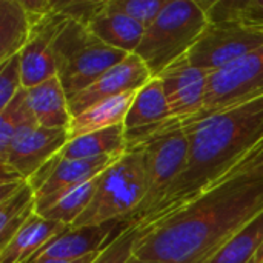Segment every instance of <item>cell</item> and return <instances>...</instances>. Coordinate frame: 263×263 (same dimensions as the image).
<instances>
[{
	"label": "cell",
	"instance_id": "1",
	"mask_svg": "<svg viewBox=\"0 0 263 263\" xmlns=\"http://www.w3.org/2000/svg\"><path fill=\"white\" fill-rule=\"evenodd\" d=\"M260 213L263 176H231L140 230L134 256L157 263H206Z\"/></svg>",
	"mask_w": 263,
	"mask_h": 263
},
{
	"label": "cell",
	"instance_id": "2",
	"mask_svg": "<svg viewBox=\"0 0 263 263\" xmlns=\"http://www.w3.org/2000/svg\"><path fill=\"white\" fill-rule=\"evenodd\" d=\"M182 126L190 142L186 166L163 199L136 227L139 231L223 182L262 143L263 97L227 111L183 120Z\"/></svg>",
	"mask_w": 263,
	"mask_h": 263
},
{
	"label": "cell",
	"instance_id": "3",
	"mask_svg": "<svg viewBox=\"0 0 263 263\" xmlns=\"http://www.w3.org/2000/svg\"><path fill=\"white\" fill-rule=\"evenodd\" d=\"M128 149L137 148L143 154L145 199L140 206L125 219L129 227H137L146 214L163 199L186 166L190 142L179 119L126 131Z\"/></svg>",
	"mask_w": 263,
	"mask_h": 263
},
{
	"label": "cell",
	"instance_id": "4",
	"mask_svg": "<svg viewBox=\"0 0 263 263\" xmlns=\"http://www.w3.org/2000/svg\"><path fill=\"white\" fill-rule=\"evenodd\" d=\"M206 12L197 0H168L157 18L145 29L136 49L153 77L186 55L208 26Z\"/></svg>",
	"mask_w": 263,
	"mask_h": 263
},
{
	"label": "cell",
	"instance_id": "5",
	"mask_svg": "<svg viewBox=\"0 0 263 263\" xmlns=\"http://www.w3.org/2000/svg\"><path fill=\"white\" fill-rule=\"evenodd\" d=\"M57 77L68 99L94 83L129 54L99 40L85 23L65 18L54 39Z\"/></svg>",
	"mask_w": 263,
	"mask_h": 263
},
{
	"label": "cell",
	"instance_id": "6",
	"mask_svg": "<svg viewBox=\"0 0 263 263\" xmlns=\"http://www.w3.org/2000/svg\"><path fill=\"white\" fill-rule=\"evenodd\" d=\"M143 199V154L140 149L131 148L99 176L96 194L72 228L126 219L140 206Z\"/></svg>",
	"mask_w": 263,
	"mask_h": 263
},
{
	"label": "cell",
	"instance_id": "7",
	"mask_svg": "<svg viewBox=\"0 0 263 263\" xmlns=\"http://www.w3.org/2000/svg\"><path fill=\"white\" fill-rule=\"evenodd\" d=\"M263 97V46L213 72L203 109L193 119L227 111Z\"/></svg>",
	"mask_w": 263,
	"mask_h": 263
},
{
	"label": "cell",
	"instance_id": "8",
	"mask_svg": "<svg viewBox=\"0 0 263 263\" xmlns=\"http://www.w3.org/2000/svg\"><path fill=\"white\" fill-rule=\"evenodd\" d=\"M262 46V26L247 22H210L186 55L191 65L213 74Z\"/></svg>",
	"mask_w": 263,
	"mask_h": 263
},
{
	"label": "cell",
	"instance_id": "9",
	"mask_svg": "<svg viewBox=\"0 0 263 263\" xmlns=\"http://www.w3.org/2000/svg\"><path fill=\"white\" fill-rule=\"evenodd\" d=\"M122 156L123 154L68 160L55 154L28 180L35 194V205H43L60 194L99 177Z\"/></svg>",
	"mask_w": 263,
	"mask_h": 263
},
{
	"label": "cell",
	"instance_id": "10",
	"mask_svg": "<svg viewBox=\"0 0 263 263\" xmlns=\"http://www.w3.org/2000/svg\"><path fill=\"white\" fill-rule=\"evenodd\" d=\"M210 76V72L191 65L188 55L180 57L157 76L163 85L173 119L190 120L203 109Z\"/></svg>",
	"mask_w": 263,
	"mask_h": 263
},
{
	"label": "cell",
	"instance_id": "11",
	"mask_svg": "<svg viewBox=\"0 0 263 263\" xmlns=\"http://www.w3.org/2000/svg\"><path fill=\"white\" fill-rule=\"evenodd\" d=\"M153 79V74L137 54H129L125 60L103 72L94 83L71 96L69 111L76 117L86 108L105 99L116 97L128 91H137Z\"/></svg>",
	"mask_w": 263,
	"mask_h": 263
},
{
	"label": "cell",
	"instance_id": "12",
	"mask_svg": "<svg viewBox=\"0 0 263 263\" xmlns=\"http://www.w3.org/2000/svg\"><path fill=\"white\" fill-rule=\"evenodd\" d=\"M66 129H49L35 126L22 134L0 156V166L14 170L22 179L29 180L46 162H49L68 143Z\"/></svg>",
	"mask_w": 263,
	"mask_h": 263
},
{
	"label": "cell",
	"instance_id": "13",
	"mask_svg": "<svg viewBox=\"0 0 263 263\" xmlns=\"http://www.w3.org/2000/svg\"><path fill=\"white\" fill-rule=\"evenodd\" d=\"M129 225L122 220H112L102 225H88L80 228L69 227L60 236L46 243L31 260L35 259H59L74 260L91 254L102 253L112 240H116ZM29 260V262H31Z\"/></svg>",
	"mask_w": 263,
	"mask_h": 263
},
{
	"label": "cell",
	"instance_id": "14",
	"mask_svg": "<svg viewBox=\"0 0 263 263\" xmlns=\"http://www.w3.org/2000/svg\"><path fill=\"white\" fill-rule=\"evenodd\" d=\"M63 20V15L52 12L40 25L32 28L31 39L20 52L22 85L25 89L34 88L57 76L52 45Z\"/></svg>",
	"mask_w": 263,
	"mask_h": 263
},
{
	"label": "cell",
	"instance_id": "15",
	"mask_svg": "<svg viewBox=\"0 0 263 263\" xmlns=\"http://www.w3.org/2000/svg\"><path fill=\"white\" fill-rule=\"evenodd\" d=\"M69 227L55 220H48L34 214L0 250V263H29V260L54 237L60 236Z\"/></svg>",
	"mask_w": 263,
	"mask_h": 263
},
{
	"label": "cell",
	"instance_id": "16",
	"mask_svg": "<svg viewBox=\"0 0 263 263\" xmlns=\"http://www.w3.org/2000/svg\"><path fill=\"white\" fill-rule=\"evenodd\" d=\"M26 97L29 108L40 126L68 131L72 116L69 111L68 96L57 76L26 89Z\"/></svg>",
	"mask_w": 263,
	"mask_h": 263
},
{
	"label": "cell",
	"instance_id": "17",
	"mask_svg": "<svg viewBox=\"0 0 263 263\" xmlns=\"http://www.w3.org/2000/svg\"><path fill=\"white\" fill-rule=\"evenodd\" d=\"M86 26L105 45L125 51L128 54L136 52L146 29L137 20L125 14L106 9L103 0L100 2L99 11L94 14Z\"/></svg>",
	"mask_w": 263,
	"mask_h": 263
},
{
	"label": "cell",
	"instance_id": "18",
	"mask_svg": "<svg viewBox=\"0 0 263 263\" xmlns=\"http://www.w3.org/2000/svg\"><path fill=\"white\" fill-rule=\"evenodd\" d=\"M137 91H128L116 97L105 99L86 108L79 116L72 117L69 128H68V139L71 140V139L97 133L111 126L123 125L128 116V111L137 96Z\"/></svg>",
	"mask_w": 263,
	"mask_h": 263
},
{
	"label": "cell",
	"instance_id": "19",
	"mask_svg": "<svg viewBox=\"0 0 263 263\" xmlns=\"http://www.w3.org/2000/svg\"><path fill=\"white\" fill-rule=\"evenodd\" d=\"M126 149L128 142L125 125H117L68 140L59 156L68 160H82L102 156H120L125 154Z\"/></svg>",
	"mask_w": 263,
	"mask_h": 263
},
{
	"label": "cell",
	"instance_id": "20",
	"mask_svg": "<svg viewBox=\"0 0 263 263\" xmlns=\"http://www.w3.org/2000/svg\"><path fill=\"white\" fill-rule=\"evenodd\" d=\"M170 119L173 117L170 114L163 85L159 77H153L137 91L123 125L126 131H136Z\"/></svg>",
	"mask_w": 263,
	"mask_h": 263
},
{
	"label": "cell",
	"instance_id": "21",
	"mask_svg": "<svg viewBox=\"0 0 263 263\" xmlns=\"http://www.w3.org/2000/svg\"><path fill=\"white\" fill-rule=\"evenodd\" d=\"M32 26L22 0H0V63L20 54Z\"/></svg>",
	"mask_w": 263,
	"mask_h": 263
},
{
	"label": "cell",
	"instance_id": "22",
	"mask_svg": "<svg viewBox=\"0 0 263 263\" xmlns=\"http://www.w3.org/2000/svg\"><path fill=\"white\" fill-rule=\"evenodd\" d=\"M97 185H99V177L80 186H76L43 205H35V214L48 220H55L68 227H72L74 222L83 214V211L91 203Z\"/></svg>",
	"mask_w": 263,
	"mask_h": 263
},
{
	"label": "cell",
	"instance_id": "23",
	"mask_svg": "<svg viewBox=\"0 0 263 263\" xmlns=\"http://www.w3.org/2000/svg\"><path fill=\"white\" fill-rule=\"evenodd\" d=\"M35 214V194L29 182L20 185L11 196L0 200V250Z\"/></svg>",
	"mask_w": 263,
	"mask_h": 263
},
{
	"label": "cell",
	"instance_id": "24",
	"mask_svg": "<svg viewBox=\"0 0 263 263\" xmlns=\"http://www.w3.org/2000/svg\"><path fill=\"white\" fill-rule=\"evenodd\" d=\"M263 245V213L231 237L206 263H250Z\"/></svg>",
	"mask_w": 263,
	"mask_h": 263
},
{
	"label": "cell",
	"instance_id": "25",
	"mask_svg": "<svg viewBox=\"0 0 263 263\" xmlns=\"http://www.w3.org/2000/svg\"><path fill=\"white\" fill-rule=\"evenodd\" d=\"M39 126L26 97V89L22 88L6 108L0 111V156L5 154L17 137Z\"/></svg>",
	"mask_w": 263,
	"mask_h": 263
},
{
	"label": "cell",
	"instance_id": "26",
	"mask_svg": "<svg viewBox=\"0 0 263 263\" xmlns=\"http://www.w3.org/2000/svg\"><path fill=\"white\" fill-rule=\"evenodd\" d=\"M168 0H103L106 9L125 14L148 28Z\"/></svg>",
	"mask_w": 263,
	"mask_h": 263
},
{
	"label": "cell",
	"instance_id": "27",
	"mask_svg": "<svg viewBox=\"0 0 263 263\" xmlns=\"http://www.w3.org/2000/svg\"><path fill=\"white\" fill-rule=\"evenodd\" d=\"M139 239L136 227L126 228L116 240H112L92 263H126L134 256V247Z\"/></svg>",
	"mask_w": 263,
	"mask_h": 263
},
{
	"label": "cell",
	"instance_id": "28",
	"mask_svg": "<svg viewBox=\"0 0 263 263\" xmlns=\"http://www.w3.org/2000/svg\"><path fill=\"white\" fill-rule=\"evenodd\" d=\"M22 88L20 54H17L0 63V111L9 105Z\"/></svg>",
	"mask_w": 263,
	"mask_h": 263
},
{
	"label": "cell",
	"instance_id": "29",
	"mask_svg": "<svg viewBox=\"0 0 263 263\" xmlns=\"http://www.w3.org/2000/svg\"><path fill=\"white\" fill-rule=\"evenodd\" d=\"M100 2L102 0H55L54 12L63 15L65 18L88 25L99 11Z\"/></svg>",
	"mask_w": 263,
	"mask_h": 263
},
{
	"label": "cell",
	"instance_id": "30",
	"mask_svg": "<svg viewBox=\"0 0 263 263\" xmlns=\"http://www.w3.org/2000/svg\"><path fill=\"white\" fill-rule=\"evenodd\" d=\"M239 174H254V176H263V142L237 166L233 170V173L228 176H239ZM227 177V179H228ZM225 179V180H227Z\"/></svg>",
	"mask_w": 263,
	"mask_h": 263
},
{
	"label": "cell",
	"instance_id": "31",
	"mask_svg": "<svg viewBox=\"0 0 263 263\" xmlns=\"http://www.w3.org/2000/svg\"><path fill=\"white\" fill-rule=\"evenodd\" d=\"M97 254H91V256H86V257H82V259H74V260H59V259H35V260H31L29 263H92L97 256Z\"/></svg>",
	"mask_w": 263,
	"mask_h": 263
},
{
	"label": "cell",
	"instance_id": "32",
	"mask_svg": "<svg viewBox=\"0 0 263 263\" xmlns=\"http://www.w3.org/2000/svg\"><path fill=\"white\" fill-rule=\"evenodd\" d=\"M250 263H263V245L259 248V251L256 253V256L251 259Z\"/></svg>",
	"mask_w": 263,
	"mask_h": 263
},
{
	"label": "cell",
	"instance_id": "33",
	"mask_svg": "<svg viewBox=\"0 0 263 263\" xmlns=\"http://www.w3.org/2000/svg\"><path fill=\"white\" fill-rule=\"evenodd\" d=\"M126 263H157V262H149V260H142V259H137L136 256H133Z\"/></svg>",
	"mask_w": 263,
	"mask_h": 263
}]
</instances>
